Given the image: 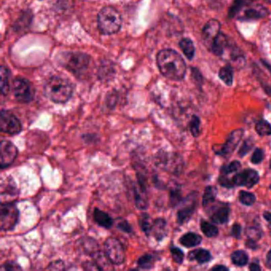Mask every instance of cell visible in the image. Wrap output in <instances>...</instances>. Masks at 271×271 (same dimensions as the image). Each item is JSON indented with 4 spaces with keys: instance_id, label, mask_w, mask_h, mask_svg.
<instances>
[{
    "instance_id": "1",
    "label": "cell",
    "mask_w": 271,
    "mask_h": 271,
    "mask_svg": "<svg viewBox=\"0 0 271 271\" xmlns=\"http://www.w3.org/2000/svg\"><path fill=\"white\" fill-rule=\"evenodd\" d=\"M157 65L160 72L172 81H182L186 74L185 61L177 51L171 48H165L158 52Z\"/></svg>"
},
{
    "instance_id": "2",
    "label": "cell",
    "mask_w": 271,
    "mask_h": 271,
    "mask_svg": "<svg viewBox=\"0 0 271 271\" xmlns=\"http://www.w3.org/2000/svg\"><path fill=\"white\" fill-rule=\"evenodd\" d=\"M73 94L72 83L65 78L54 76L44 85V95L52 102L65 104Z\"/></svg>"
},
{
    "instance_id": "3",
    "label": "cell",
    "mask_w": 271,
    "mask_h": 271,
    "mask_svg": "<svg viewBox=\"0 0 271 271\" xmlns=\"http://www.w3.org/2000/svg\"><path fill=\"white\" fill-rule=\"evenodd\" d=\"M97 25L101 34L104 35L116 34L122 26L120 13L112 7L102 8L97 16Z\"/></svg>"
},
{
    "instance_id": "4",
    "label": "cell",
    "mask_w": 271,
    "mask_h": 271,
    "mask_svg": "<svg viewBox=\"0 0 271 271\" xmlns=\"http://www.w3.org/2000/svg\"><path fill=\"white\" fill-rule=\"evenodd\" d=\"M58 61L61 66L74 75L81 76L89 66L90 58L87 54L80 52H65L60 54Z\"/></svg>"
},
{
    "instance_id": "5",
    "label": "cell",
    "mask_w": 271,
    "mask_h": 271,
    "mask_svg": "<svg viewBox=\"0 0 271 271\" xmlns=\"http://www.w3.org/2000/svg\"><path fill=\"white\" fill-rule=\"evenodd\" d=\"M19 219V211L12 202H2L0 206V228L3 232L15 228Z\"/></svg>"
},
{
    "instance_id": "6",
    "label": "cell",
    "mask_w": 271,
    "mask_h": 271,
    "mask_svg": "<svg viewBox=\"0 0 271 271\" xmlns=\"http://www.w3.org/2000/svg\"><path fill=\"white\" fill-rule=\"evenodd\" d=\"M12 92L16 101L21 104H29L34 100V87L28 80L21 77L13 81Z\"/></svg>"
},
{
    "instance_id": "7",
    "label": "cell",
    "mask_w": 271,
    "mask_h": 271,
    "mask_svg": "<svg viewBox=\"0 0 271 271\" xmlns=\"http://www.w3.org/2000/svg\"><path fill=\"white\" fill-rule=\"evenodd\" d=\"M104 255L111 263L121 265L126 259V253L122 243L114 237H109L104 242Z\"/></svg>"
},
{
    "instance_id": "8",
    "label": "cell",
    "mask_w": 271,
    "mask_h": 271,
    "mask_svg": "<svg viewBox=\"0 0 271 271\" xmlns=\"http://www.w3.org/2000/svg\"><path fill=\"white\" fill-rule=\"evenodd\" d=\"M0 130L10 135H18L22 131V125L15 114L8 110H2L0 115Z\"/></svg>"
},
{
    "instance_id": "9",
    "label": "cell",
    "mask_w": 271,
    "mask_h": 271,
    "mask_svg": "<svg viewBox=\"0 0 271 271\" xmlns=\"http://www.w3.org/2000/svg\"><path fill=\"white\" fill-rule=\"evenodd\" d=\"M15 144L9 140H2L0 144V167L4 169L11 166L18 156Z\"/></svg>"
},
{
    "instance_id": "10",
    "label": "cell",
    "mask_w": 271,
    "mask_h": 271,
    "mask_svg": "<svg viewBox=\"0 0 271 271\" xmlns=\"http://www.w3.org/2000/svg\"><path fill=\"white\" fill-rule=\"evenodd\" d=\"M138 184L134 185V194H135V205L141 210H145L148 207L147 192L145 178L142 173L138 174Z\"/></svg>"
},
{
    "instance_id": "11",
    "label": "cell",
    "mask_w": 271,
    "mask_h": 271,
    "mask_svg": "<svg viewBox=\"0 0 271 271\" xmlns=\"http://www.w3.org/2000/svg\"><path fill=\"white\" fill-rule=\"evenodd\" d=\"M220 23L215 19H211L207 22L202 31V38L205 45L211 51L215 40L219 36Z\"/></svg>"
},
{
    "instance_id": "12",
    "label": "cell",
    "mask_w": 271,
    "mask_h": 271,
    "mask_svg": "<svg viewBox=\"0 0 271 271\" xmlns=\"http://www.w3.org/2000/svg\"><path fill=\"white\" fill-rule=\"evenodd\" d=\"M232 180H233V183L235 185L252 188V187L255 186L256 184L259 183V176L257 171L252 169H248L235 175Z\"/></svg>"
},
{
    "instance_id": "13",
    "label": "cell",
    "mask_w": 271,
    "mask_h": 271,
    "mask_svg": "<svg viewBox=\"0 0 271 271\" xmlns=\"http://www.w3.org/2000/svg\"><path fill=\"white\" fill-rule=\"evenodd\" d=\"M242 136H243V130L237 129L232 131L227 138L225 145L221 147L220 151L217 152L218 155L225 158H228L235 151V148L237 147L238 144L240 142Z\"/></svg>"
},
{
    "instance_id": "14",
    "label": "cell",
    "mask_w": 271,
    "mask_h": 271,
    "mask_svg": "<svg viewBox=\"0 0 271 271\" xmlns=\"http://www.w3.org/2000/svg\"><path fill=\"white\" fill-rule=\"evenodd\" d=\"M151 234L158 241L162 240L167 235V222L163 218H158L153 222Z\"/></svg>"
},
{
    "instance_id": "15",
    "label": "cell",
    "mask_w": 271,
    "mask_h": 271,
    "mask_svg": "<svg viewBox=\"0 0 271 271\" xmlns=\"http://www.w3.org/2000/svg\"><path fill=\"white\" fill-rule=\"evenodd\" d=\"M93 217L95 223L100 227L108 229V228H111L113 226L114 219L111 217V215H108L104 211L101 210L99 208H95Z\"/></svg>"
},
{
    "instance_id": "16",
    "label": "cell",
    "mask_w": 271,
    "mask_h": 271,
    "mask_svg": "<svg viewBox=\"0 0 271 271\" xmlns=\"http://www.w3.org/2000/svg\"><path fill=\"white\" fill-rule=\"evenodd\" d=\"M230 214V208L227 206L217 208L211 215L212 222L218 225H223L228 222Z\"/></svg>"
},
{
    "instance_id": "17",
    "label": "cell",
    "mask_w": 271,
    "mask_h": 271,
    "mask_svg": "<svg viewBox=\"0 0 271 271\" xmlns=\"http://www.w3.org/2000/svg\"><path fill=\"white\" fill-rule=\"evenodd\" d=\"M115 73V67H114L113 64L107 61L106 63L103 62V64H101L99 71H98V77L101 81H108L113 78Z\"/></svg>"
},
{
    "instance_id": "18",
    "label": "cell",
    "mask_w": 271,
    "mask_h": 271,
    "mask_svg": "<svg viewBox=\"0 0 271 271\" xmlns=\"http://www.w3.org/2000/svg\"><path fill=\"white\" fill-rule=\"evenodd\" d=\"M195 208H196V205L194 203L185 205V207L181 208L178 211V215H177L178 223L180 224V225L187 223L192 217V214L195 211Z\"/></svg>"
},
{
    "instance_id": "19",
    "label": "cell",
    "mask_w": 271,
    "mask_h": 271,
    "mask_svg": "<svg viewBox=\"0 0 271 271\" xmlns=\"http://www.w3.org/2000/svg\"><path fill=\"white\" fill-rule=\"evenodd\" d=\"M202 241L201 235L193 232H189L182 235L180 239L181 244L183 245L185 248H193L198 246Z\"/></svg>"
},
{
    "instance_id": "20",
    "label": "cell",
    "mask_w": 271,
    "mask_h": 271,
    "mask_svg": "<svg viewBox=\"0 0 271 271\" xmlns=\"http://www.w3.org/2000/svg\"><path fill=\"white\" fill-rule=\"evenodd\" d=\"M189 260H196L198 263L204 264L211 260L212 255L207 250L198 249L189 253Z\"/></svg>"
},
{
    "instance_id": "21",
    "label": "cell",
    "mask_w": 271,
    "mask_h": 271,
    "mask_svg": "<svg viewBox=\"0 0 271 271\" xmlns=\"http://www.w3.org/2000/svg\"><path fill=\"white\" fill-rule=\"evenodd\" d=\"M179 46L188 59L192 60L195 56V46L192 40L187 38H183L180 41Z\"/></svg>"
},
{
    "instance_id": "22",
    "label": "cell",
    "mask_w": 271,
    "mask_h": 271,
    "mask_svg": "<svg viewBox=\"0 0 271 271\" xmlns=\"http://www.w3.org/2000/svg\"><path fill=\"white\" fill-rule=\"evenodd\" d=\"M0 77H1V93L3 95H7L10 91V71L8 67L5 65L1 66Z\"/></svg>"
},
{
    "instance_id": "23",
    "label": "cell",
    "mask_w": 271,
    "mask_h": 271,
    "mask_svg": "<svg viewBox=\"0 0 271 271\" xmlns=\"http://www.w3.org/2000/svg\"><path fill=\"white\" fill-rule=\"evenodd\" d=\"M219 77L225 85L231 86L233 84V68L230 65H226V66L221 68L219 72Z\"/></svg>"
},
{
    "instance_id": "24",
    "label": "cell",
    "mask_w": 271,
    "mask_h": 271,
    "mask_svg": "<svg viewBox=\"0 0 271 271\" xmlns=\"http://www.w3.org/2000/svg\"><path fill=\"white\" fill-rule=\"evenodd\" d=\"M155 257L152 254H145L138 260V266L144 269H149L154 266Z\"/></svg>"
},
{
    "instance_id": "25",
    "label": "cell",
    "mask_w": 271,
    "mask_h": 271,
    "mask_svg": "<svg viewBox=\"0 0 271 271\" xmlns=\"http://www.w3.org/2000/svg\"><path fill=\"white\" fill-rule=\"evenodd\" d=\"M248 254L243 251H236L232 255V261L235 265L243 266L248 262Z\"/></svg>"
},
{
    "instance_id": "26",
    "label": "cell",
    "mask_w": 271,
    "mask_h": 271,
    "mask_svg": "<svg viewBox=\"0 0 271 271\" xmlns=\"http://www.w3.org/2000/svg\"><path fill=\"white\" fill-rule=\"evenodd\" d=\"M139 225L142 228V232L146 235H150L151 234V229H152L153 222L151 221L150 215L146 213L142 214L139 218Z\"/></svg>"
},
{
    "instance_id": "27",
    "label": "cell",
    "mask_w": 271,
    "mask_h": 271,
    "mask_svg": "<svg viewBox=\"0 0 271 271\" xmlns=\"http://www.w3.org/2000/svg\"><path fill=\"white\" fill-rule=\"evenodd\" d=\"M266 14V10L262 8H250L244 11L242 18L253 19V18H262Z\"/></svg>"
},
{
    "instance_id": "28",
    "label": "cell",
    "mask_w": 271,
    "mask_h": 271,
    "mask_svg": "<svg viewBox=\"0 0 271 271\" xmlns=\"http://www.w3.org/2000/svg\"><path fill=\"white\" fill-rule=\"evenodd\" d=\"M201 231L203 232L205 235H206L207 237H215L219 233L218 228L215 225L208 223V222H205V221H203L201 223Z\"/></svg>"
},
{
    "instance_id": "29",
    "label": "cell",
    "mask_w": 271,
    "mask_h": 271,
    "mask_svg": "<svg viewBox=\"0 0 271 271\" xmlns=\"http://www.w3.org/2000/svg\"><path fill=\"white\" fill-rule=\"evenodd\" d=\"M216 196V189L212 186H208L205 189L203 196V206L207 207L213 203Z\"/></svg>"
},
{
    "instance_id": "30",
    "label": "cell",
    "mask_w": 271,
    "mask_h": 271,
    "mask_svg": "<svg viewBox=\"0 0 271 271\" xmlns=\"http://www.w3.org/2000/svg\"><path fill=\"white\" fill-rule=\"evenodd\" d=\"M257 133L261 136H267L271 135V125L266 120H261L255 125Z\"/></svg>"
},
{
    "instance_id": "31",
    "label": "cell",
    "mask_w": 271,
    "mask_h": 271,
    "mask_svg": "<svg viewBox=\"0 0 271 271\" xmlns=\"http://www.w3.org/2000/svg\"><path fill=\"white\" fill-rule=\"evenodd\" d=\"M239 201L242 205H247V206H252L255 202V195L252 192H245V191H241L239 195Z\"/></svg>"
},
{
    "instance_id": "32",
    "label": "cell",
    "mask_w": 271,
    "mask_h": 271,
    "mask_svg": "<svg viewBox=\"0 0 271 271\" xmlns=\"http://www.w3.org/2000/svg\"><path fill=\"white\" fill-rule=\"evenodd\" d=\"M200 125H201V121H200L199 118L196 115H193L190 122H189V129H190L192 136L195 137V138L199 136L200 133H201Z\"/></svg>"
},
{
    "instance_id": "33",
    "label": "cell",
    "mask_w": 271,
    "mask_h": 271,
    "mask_svg": "<svg viewBox=\"0 0 271 271\" xmlns=\"http://www.w3.org/2000/svg\"><path fill=\"white\" fill-rule=\"evenodd\" d=\"M247 235L250 239L259 240L262 237V231L259 227H249L246 231Z\"/></svg>"
},
{
    "instance_id": "34",
    "label": "cell",
    "mask_w": 271,
    "mask_h": 271,
    "mask_svg": "<svg viewBox=\"0 0 271 271\" xmlns=\"http://www.w3.org/2000/svg\"><path fill=\"white\" fill-rule=\"evenodd\" d=\"M171 255H172L174 261L177 263L182 264L183 262L185 255L182 250L178 248H171Z\"/></svg>"
},
{
    "instance_id": "35",
    "label": "cell",
    "mask_w": 271,
    "mask_h": 271,
    "mask_svg": "<svg viewBox=\"0 0 271 271\" xmlns=\"http://www.w3.org/2000/svg\"><path fill=\"white\" fill-rule=\"evenodd\" d=\"M240 167V162H238V161H234V162H231L229 165H226V166H224L221 171H222L225 175H229V174H232V173L237 171Z\"/></svg>"
},
{
    "instance_id": "36",
    "label": "cell",
    "mask_w": 271,
    "mask_h": 271,
    "mask_svg": "<svg viewBox=\"0 0 271 271\" xmlns=\"http://www.w3.org/2000/svg\"><path fill=\"white\" fill-rule=\"evenodd\" d=\"M182 201V193L179 189H173L170 192V203L173 207L179 205Z\"/></svg>"
},
{
    "instance_id": "37",
    "label": "cell",
    "mask_w": 271,
    "mask_h": 271,
    "mask_svg": "<svg viewBox=\"0 0 271 271\" xmlns=\"http://www.w3.org/2000/svg\"><path fill=\"white\" fill-rule=\"evenodd\" d=\"M116 226L119 230L122 231L125 233L130 234L132 232V228H131V225L125 219H120L117 221Z\"/></svg>"
},
{
    "instance_id": "38",
    "label": "cell",
    "mask_w": 271,
    "mask_h": 271,
    "mask_svg": "<svg viewBox=\"0 0 271 271\" xmlns=\"http://www.w3.org/2000/svg\"><path fill=\"white\" fill-rule=\"evenodd\" d=\"M254 142H252V139H248L245 141L244 143L242 144L240 149H239V155L241 158L246 155L248 152L253 147Z\"/></svg>"
},
{
    "instance_id": "39",
    "label": "cell",
    "mask_w": 271,
    "mask_h": 271,
    "mask_svg": "<svg viewBox=\"0 0 271 271\" xmlns=\"http://www.w3.org/2000/svg\"><path fill=\"white\" fill-rule=\"evenodd\" d=\"M263 151H262V150L259 149V148H258V149L255 150V152L253 153L251 161H252V162L253 164H259L262 162V160H263Z\"/></svg>"
},
{
    "instance_id": "40",
    "label": "cell",
    "mask_w": 271,
    "mask_h": 271,
    "mask_svg": "<svg viewBox=\"0 0 271 271\" xmlns=\"http://www.w3.org/2000/svg\"><path fill=\"white\" fill-rule=\"evenodd\" d=\"M47 269L51 270H63L65 269V263L61 260L54 261L48 265Z\"/></svg>"
},
{
    "instance_id": "41",
    "label": "cell",
    "mask_w": 271,
    "mask_h": 271,
    "mask_svg": "<svg viewBox=\"0 0 271 271\" xmlns=\"http://www.w3.org/2000/svg\"><path fill=\"white\" fill-rule=\"evenodd\" d=\"M1 269L3 270H19V269H22V268L20 267L19 265L15 263L14 262H8L4 263Z\"/></svg>"
},
{
    "instance_id": "42",
    "label": "cell",
    "mask_w": 271,
    "mask_h": 271,
    "mask_svg": "<svg viewBox=\"0 0 271 271\" xmlns=\"http://www.w3.org/2000/svg\"><path fill=\"white\" fill-rule=\"evenodd\" d=\"M219 183L222 186L224 187H227V188H232V187H233L234 183H233V180L228 179V178H226L225 176H221L220 178H219Z\"/></svg>"
},
{
    "instance_id": "43",
    "label": "cell",
    "mask_w": 271,
    "mask_h": 271,
    "mask_svg": "<svg viewBox=\"0 0 271 271\" xmlns=\"http://www.w3.org/2000/svg\"><path fill=\"white\" fill-rule=\"evenodd\" d=\"M83 266H84V268H85V269H89V270H91V269H98V270H101V269H103L101 267V266H100L99 264L95 263V262H85V263L83 264Z\"/></svg>"
},
{
    "instance_id": "44",
    "label": "cell",
    "mask_w": 271,
    "mask_h": 271,
    "mask_svg": "<svg viewBox=\"0 0 271 271\" xmlns=\"http://www.w3.org/2000/svg\"><path fill=\"white\" fill-rule=\"evenodd\" d=\"M241 231H242V228H241L240 225L238 224H235L232 228V235L236 239H239L241 235Z\"/></svg>"
},
{
    "instance_id": "45",
    "label": "cell",
    "mask_w": 271,
    "mask_h": 271,
    "mask_svg": "<svg viewBox=\"0 0 271 271\" xmlns=\"http://www.w3.org/2000/svg\"><path fill=\"white\" fill-rule=\"evenodd\" d=\"M247 247L249 248H252V249H256L257 245L255 243V240H252V239H250L248 241H247L246 242Z\"/></svg>"
},
{
    "instance_id": "46",
    "label": "cell",
    "mask_w": 271,
    "mask_h": 271,
    "mask_svg": "<svg viewBox=\"0 0 271 271\" xmlns=\"http://www.w3.org/2000/svg\"><path fill=\"white\" fill-rule=\"evenodd\" d=\"M212 270L215 271H226L228 270V268L226 266H223V265H218V266H215L212 268Z\"/></svg>"
},
{
    "instance_id": "47",
    "label": "cell",
    "mask_w": 271,
    "mask_h": 271,
    "mask_svg": "<svg viewBox=\"0 0 271 271\" xmlns=\"http://www.w3.org/2000/svg\"><path fill=\"white\" fill-rule=\"evenodd\" d=\"M250 269L252 271H258L260 270L261 268L260 266H259V264L253 262V263L251 264V266H250Z\"/></svg>"
},
{
    "instance_id": "48",
    "label": "cell",
    "mask_w": 271,
    "mask_h": 271,
    "mask_svg": "<svg viewBox=\"0 0 271 271\" xmlns=\"http://www.w3.org/2000/svg\"><path fill=\"white\" fill-rule=\"evenodd\" d=\"M263 217L266 219V220L267 221L268 223L270 224L271 225V212H265L263 213Z\"/></svg>"
},
{
    "instance_id": "49",
    "label": "cell",
    "mask_w": 271,
    "mask_h": 271,
    "mask_svg": "<svg viewBox=\"0 0 271 271\" xmlns=\"http://www.w3.org/2000/svg\"><path fill=\"white\" fill-rule=\"evenodd\" d=\"M267 263L268 265H270L271 266V250L269 251V254L267 255Z\"/></svg>"
},
{
    "instance_id": "50",
    "label": "cell",
    "mask_w": 271,
    "mask_h": 271,
    "mask_svg": "<svg viewBox=\"0 0 271 271\" xmlns=\"http://www.w3.org/2000/svg\"><path fill=\"white\" fill-rule=\"evenodd\" d=\"M40 1H41V0H40Z\"/></svg>"
},
{
    "instance_id": "51",
    "label": "cell",
    "mask_w": 271,
    "mask_h": 271,
    "mask_svg": "<svg viewBox=\"0 0 271 271\" xmlns=\"http://www.w3.org/2000/svg\"><path fill=\"white\" fill-rule=\"evenodd\" d=\"M270 165H271V163H270Z\"/></svg>"
}]
</instances>
